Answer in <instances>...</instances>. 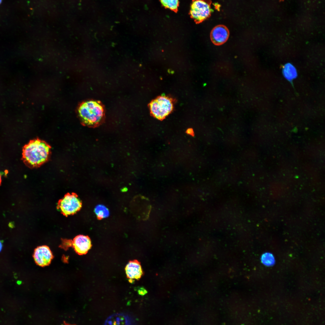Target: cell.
I'll return each instance as SVG.
<instances>
[{"instance_id": "15", "label": "cell", "mask_w": 325, "mask_h": 325, "mask_svg": "<svg viewBox=\"0 0 325 325\" xmlns=\"http://www.w3.org/2000/svg\"><path fill=\"white\" fill-rule=\"evenodd\" d=\"M138 294L144 296L147 293V291L143 287H140L138 290Z\"/></svg>"}, {"instance_id": "5", "label": "cell", "mask_w": 325, "mask_h": 325, "mask_svg": "<svg viewBox=\"0 0 325 325\" xmlns=\"http://www.w3.org/2000/svg\"><path fill=\"white\" fill-rule=\"evenodd\" d=\"M212 11L209 3L204 0H193L191 5L190 14L197 23H200L210 16Z\"/></svg>"}, {"instance_id": "12", "label": "cell", "mask_w": 325, "mask_h": 325, "mask_svg": "<svg viewBox=\"0 0 325 325\" xmlns=\"http://www.w3.org/2000/svg\"><path fill=\"white\" fill-rule=\"evenodd\" d=\"M94 212L98 219L106 218L109 215L108 209L106 207L102 204L97 205L94 209Z\"/></svg>"}, {"instance_id": "10", "label": "cell", "mask_w": 325, "mask_h": 325, "mask_svg": "<svg viewBox=\"0 0 325 325\" xmlns=\"http://www.w3.org/2000/svg\"><path fill=\"white\" fill-rule=\"evenodd\" d=\"M282 73L284 78L289 81L296 78L297 72L295 66L290 63L285 64L282 68Z\"/></svg>"}, {"instance_id": "11", "label": "cell", "mask_w": 325, "mask_h": 325, "mask_svg": "<svg viewBox=\"0 0 325 325\" xmlns=\"http://www.w3.org/2000/svg\"><path fill=\"white\" fill-rule=\"evenodd\" d=\"M129 322L127 317L123 314H115L109 317L106 323L110 324H125Z\"/></svg>"}, {"instance_id": "14", "label": "cell", "mask_w": 325, "mask_h": 325, "mask_svg": "<svg viewBox=\"0 0 325 325\" xmlns=\"http://www.w3.org/2000/svg\"><path fill=\"white\" fill-rule=\"evenodd\" d=\"M162 5L170 10L176 11L179 6V0H160Z\"/></svg>"}, {"instance_id": "2", "label": "cell", "mask_w": 325, "mask_h": 325, "mask_svg": "<svg viewBox=\"0 0 325 325\" xmlns=\"http://www.w3.org/2000/svg\"><path fill=\"white\" fill-rule=\"evenodd\" d=\"M77 110L82 124L89 127L99 125L104 118V107L98 101L89 100L82 102L79 105Z\"/></svg>"}, {"instance_id": "9", "label": "cell", "mask_w": 325, "mask_h": 325, "mask_svg": "<svg viewBox=\"0 0 325 325\" xmlns=\"http://www.w3.org/2000/svg\"><path fill=\"white\" fill-rule=\"evenodd\" d=\"M125 270L127 278L130 280H139L143 274L140 263L135 260L130 261L126 265Z\"/></svg>"}, {"instance_id": "19", "label": "cell", "mask_w": 325, "mask_h": 325, "mask_svg": "<svg viewBox=\"0 0 325 325\" xmlns=\"http://www.w3.org/2000/svg\"><path fill=\"white\" fill-rule=\"evenodd\" d=\"M170 73L172 74H173L174 73V71H171L170 72Z\"/></svg>"}, {"instance_id": "6", "label": "cell", "mask_w": 325, "mask_h": 325, "mask_svg": "<svg viewBox=\"0 0 325 325\" xmlns=\"http://www.w3.org/2000/svg\"><path fill=\"white\" fill-rule=\"evenodd\" d=\"M33 256L36 263L41 266L48 265L53 257L49 247L45 245L36 248L34 250Z\"/></svg>"}, {"instance_id": "21", "label": "cell", "mask_w": 325, "mask_h": 325, "mask_svg": "<svg viewBox=\"0 0 325 325\" xmlns=\"http://www.w3.org/2000/svg\"><path fill=\"white\" fill-rule=\"evenodd\" d=\"M168 73H170V70H168Z\"/></svg>"}, {"instance_id": "17", "label": "cell", "mask_w": 325, "mask_h": 325, "mask_svg": "<svg viewBox=\"0 0 325 325\" xmlns=\"http://www.w3.org/2000/svg\"><path fill=\"white\" fill-rule=\"evenodd\" d=\"M17 283L18 285H20V284H21L22 282L20 280H18L17 281Z\"/></svg>"}, {"instance_id": "4", "label": "cell", "mask_w": 325, "mask_h": 325, "mask_svg": "<svg viewBox=\"0 0 325 325\" xmlns=\"http://www.w3.org/2000/svg\"><path fill=\"white\" fill-rule=\"evenodd\" d=\"M82 206V202L77 195L74 193H67L58 202L57 209L67 217L79 211Z\"/></svg>"}, {"instance_id": "13", "label": "cell", "mask_w": 325, "mask_h": 325, "mask_svg": "<svg viewBox=\"0 0 325 325\" xmlns=\"http://www.w3.org/2000/svg\"><path fill=\"white\" fill-rule=\"evenodd\" d=\"M261 260L262 263L265 265L271 267L274 265L275 262L273 255L269 252L263 253L261 256Z\"/></svg>"}, {"instance_id": "18", "label": "cell", "mask_w": 325, "mask_h": 325, "mask_svg": "<svg viewBox=\"0 0 325 325\" xmlns=\"http://www.w3.org/2000/svg\"><path fill=\"white\" fill-rule=\"evenodd\" d=\"M2 248V243L0 241V252Z\"/></svg>"}, {"instance_id": "8", "label": "cell", "mask_w": 325, "mask_h": 325, "mask_svg": "<svg viewBox=\"0 0 325 325\" xmlns=\"http://www.w3.org/2000/svg\"><path fill=\"white\" fill-rule=\"evenodd\" d=\"M73 245L76 252L79 255L87 253L92 246L90 238L88 236L81 235H78L74 238Z\"/></svg>"}, {"instance_id": "1", "label": "cell", "mask_w": 325, "mask_h": 325, "mask_svg": "<svg viewBox=\"0 0 325 325\" xmlns=\"http://www.w3.org/2000/svg\"><path fill=\"white\" fill-rule=\"evenodd\" d=\"M51 147L39 138L31 140L23 149L22 159L30 168L40 166L48 161L51 154Z\"/></svg>"}, {"instance_id": "20", "label": "cell", "mask_w": 325, "mask_h": 325, "mask_svg": "<svg viewBox=\"0 0 325 325\" xmlns=\"http://www.w3.org/2000/svg\"><path fill=\"white\" fill-rule=\"evenodd\" d=\"M1 176L0 174V185H1Z\"/></svg>"}, {"instance_id": "23", "label": "cell", "mask_w": 325, "mask_h": 325, "mask_svg": "<svg viewBox=\"0 0 325 325\" xmlns=\"http://www.w3.org/2000/svg\"><path fill=\"white\" fill-rule=\"evenodd\" d=\"M280 0V1H283V0Z\"/></svg>"}, {"instance_id": "7", "label": "cell", "mask_w": 325, "mask_h": 325, "mask_svg": "<svg viewBox=\"0 0 325 325\" xmlns=\"http://www.w3.org/2000/svg\"><path fill=\"white\" fill-rule=\"evenodd\" d=\"M229 31L225 26L222 25H217L211 31L210 38L212 42L215 45H222L228 40L229 36Z\"/></svg>"}, {"instance_id": "3", "label": "cell", "mask_w": 325, "mask_h": 325, "mask_svg": "<svg viewBox=\"0 0 325 325\" xmlns=\"http://www.w3.org/2000/svg\"><path fill=\"white\" fill-rule=\"evenodd\" d=\"M173 102V99L168 96H158L149 104L150 114L158 120H163L172 111Z\"/></svg>"}, {"instance_id": "22", "label": "cell", "mask_w": 325, "mask_h": 325, "mask_svg": "<svg viewBox=\"0 0 325 325\" xmlns=\"http://www.w3.org/2000/svg\"><path fill=\"white\" fill-rule=\"evenodd\" d=\"M2 0H0V3H1V2H2Z\"/></svg>"}, {"instance_id": "16", "label": "cell", "mask_w": 325, "mask_h": 325, "mask_svg": "<svg viewBox=\"0 0 325 325\" xmlns=\"http://www.w3.org/2000/svg\"><path fill=\"white\" fill-rule=\"evenodd\" d=\"M187 133L189 135H194V132L193 130L191 128H189L187 129Z\"/></svg>"}]
</instances>
